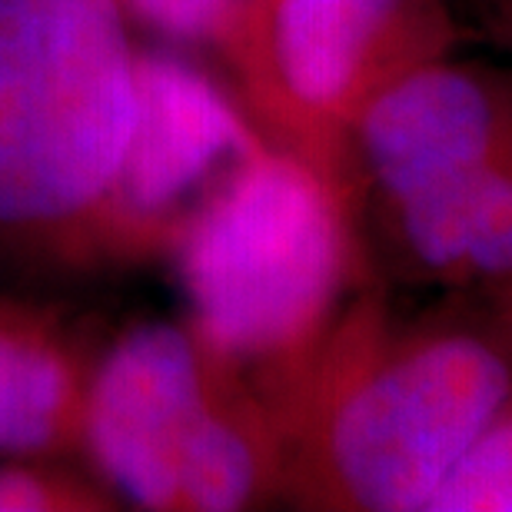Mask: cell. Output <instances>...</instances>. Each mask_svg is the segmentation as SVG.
I'll list each match as a JSON object with an SVG mask.
<instances>
[{"mask_svg":"<svg viewBox=\"0 0 512 512\" xmlns=\"http://www.w3.org/2000/svg\"><path fill=\"white\" fill-rule=\"evenodd\" d=\"M283 499V436L247 370L203 409L183 449L180 512H243Z\"/></svg>","mask_w":512,"mask_h":512,"instance_id":"cell-9","label":"cell"},{"mask_svg":"<svg viewBox=\"0 0 512 512\" xmlns=\"http://www.w3.org/2000/svg\"><path fill=\"white\" fill-rule=\"evenodd\" d=\"M94 356L57 313L0 300V456L80 453Z\"/></svg>","mask_w":512,"mask_h":512,"instance_id":"cell-8","label":"cell"},{"mask_svg":"<svg viewBox=\"0 0 512 512\" xmlns=\"http://www.w3.org/2000/svg\"><path fill=\"white\" fill-rule=\"evenodd\" d=\"M429 512H512V403L449 469Z\"/></svg>","mask_w":512,"mask_h":512,"instance_id":"cell-12","label":"cell"},{"mask_svg":"<svg viewBox=\"0 0 512 512\" xmlns=\"http://www.w3.org/2000/svg\"><path fill=\"white\" fill-rule=\"evenodd\" d=\"M253 383L280 423L290 506L429 512L512 403V330L473 296L403 320L363 283L310 350Z\"/></svg>","mask_w":512,"mask_h":512,"instance_id":"cell-1","label":"cell"},{"mask_svg":"<svg viewBox=\"0 0 512 512\" xmlns=\"http://www.w3.org/2000/svg\"><path fill=\"white\" fill-rule=\"evenodd\" d=\"M469 4H473V7H476V0H469Z\"/></svg>","mask_w":512,"mask_h":512,"instance_id":"cell-16","label":"cell"},{"mask_svg":"<svg viewBox=\"0 0 512 512\" xmlns=\"http://www.w3.org/2000/svg\"><path fill=\"white\" fill-rule=\"evenodd\" d=\"M479 303H486L489 310H493L499 320H503L509 330H512V286L503 293H496V296H489V300H479Z\"/></svg>","mask_w":512,"mask_h":512,"instance_id":"cell-14","label":"cell"},{"mask_svg":"<svg viewBox=\"0 0 512 512\" xmlns=\"http://www.w3.org/2000/svg\"><path fill=\"white\" fill-rule=\"evenodd\" d=\"M503 4V0H476V14H479V20L483 24H489V17L496 14V7Z\"/></svg>","mask_w":512,"mask_h":512,"instance_id":"cell-15","label":"cell"},{"mask_svg":"<svg viewBox=\"0 0 512 512\" xmlns=\"http://www.w3.org/2000/svg\"><path fill=\"white\" fill-rule=\"evenodd\" d=\"M120 506L107 483L50 456H0V512H114Z\"/></svg>","mask_w":512,"mask_h":512,"instance_id":"cell-11","label":"cell"},{"mask_svg":"<svg viewBox=\"0 0 512 512\" xmlns=\"http://www.w3.org/2000/svg\"><path fill=\"white\" fill-rule=\"evenodd\" d=\"M486 27L493 30L496 40H503V44L509 47V54H512V0H503V4H499V10L489 17Z\"/></svg>","mask_w":512,"mask_h":512,"instance_id":"cell-13","label":"cell"},{"mask_svg":"<svg viewBox=\"0 0 512 512\" xmlns=\"http://www.w3.org/2000/svg\"><path fill=\"white\" fill-rule=\"evenodd\" d=\"M120 7L163 47L217 70L263 130L270 0H120Z\"/></svg>","mask_w":512,"mask_h":512,"instance_id":"cell-10","label":"cell"},{"mask_svg":"<svg viewBox=\"0 0 512 512\" xmlns=\"http://www.w3.org/2000/svg\"><path fill=\"white\" fill-rule=\"evenodd\" d=\"M360 220L350 190L266 143L173 243L183 320L250 376L296 360L370 283Z\"/></svg>","mask_w":512,"mask_h":512,"instance_id":"cell-3","label":"cell"},{"mask_svg":"<svg viewBox=\"0 0 512 512\" xmlns=\"http://www.w3.org/2000/svg\"><path fill=\"white\" fill-rule=\"evenodd\" d=\"M266 143L217 70L183 50L140 44L130 140L77 266L167 260L213 190Z\"/></svg>","mask_w":512,"mask_h":512,"instance_id":"cell-5","label":"cell"},{"mask_svg":"<svg viewBox=\"0 0 512 512\" xmlns=\"http://www.w3.org/2000/svg\"><path fill=\"white\" fill-rule=\"evenodd\" d=\"M120 0H0V243L77 266L137 114Z\"/></svg>","mask_w":512,"mask_h":512,"instance_id":"cell-2","label":"cell"},{"mask_svg":"<svg viewBox=\"0 0 512 512\" xmlns=\"http://www.w3.org/2000/svg\"><path fill=\"white\" fill-rule=\"evenodd\" d=\"M366 213L416 280L473 300L512 286V150Z\"/></svg>","mask_w":512,"mask_h":512,"instance_id":"cell-7","label":"cell"},{"mask_svg":"<svg viewBox=\"0 0 512 512\" xmlns=\"http://www.w3.org/2000/svg\"><path fill=\"white\" fill-rule=\"evenodd\" d=\"M237 370L187 320L133 326L94 360L80 453L124 506L180 512L187 439Z\"/></svg>","mask_w":512,"mask_h":512,"instance_id":"cell-6","label":"cell"},{"mask_svg":"<svg viewBox=\"0 0 512 512\" xmlns=\"http://www.w3.org/2000/svg\"><path fill=\"white\" fill-rule=\"evenodd\" d=\"M459 37L453 0H270L266 140L310 160L356 200L353 120L399 74L453 54Z\"/></svg>","mask_w":512,"mask_h":512,"instance_id":"cell-4","label":"cell"}]
</instances>
